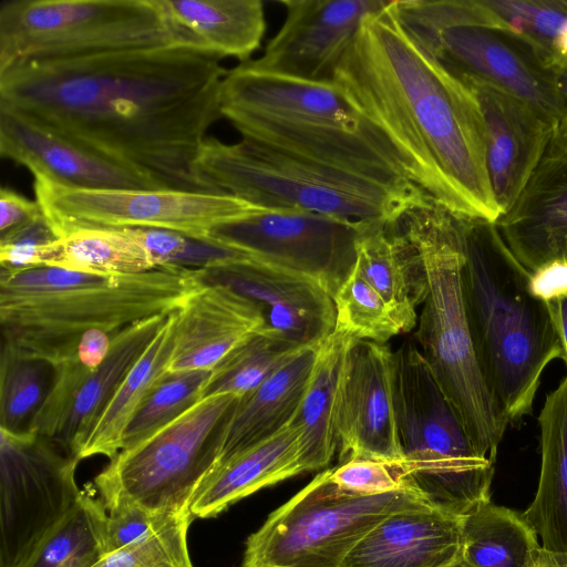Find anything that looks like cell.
Returning a JSON list of instances; mask_svg holds the SVG:
<instances>
[{
  "instance_id": "1",
  "label": "cell",
  "mask_w": 567,
  "mask_h": 567,
  "mask_svg": "<svg viewBox=\"0 0 567 567\" xmlns=\"http://www.w3.org/2000/svg\"><path fill=\"white\" fill-rule=\"evenodd\" d=\"M223 58L195 44L14 63L0 106L161 189L227 194L197 167L221 115Z\"/></svg>"
},
{
  "instance_id": "2",
  "label": "cell",
  "mask_w": 567,
  "mask_h": 567,
  "mask_svg": "<svg viewBox=\"0 0 567 567\" xmlns=\"http://www.w3.org/2000/svg\"><path fill=\"white\" fill-rule=\"evenodd\" d=\"M393 1L363 22L334 83L389 140L417 187L452 212L495 223L478 104L401 25Z\"/></svg>"
},
{
  "instance_id": "3",
  "label": "cell",
  "mask_w": 567,
  "mask_h": 567,
  "mask_svg": "<svg viewBox=\"0 0 567 567\" xmlns=\"http://www.w3.org/2000/svg\"><path fill=\"white\" fill-rule=\"evenodd\" d=\"M220 109L241 140L403 195H427L409 178L384 134L336 83L276 75L240 63L224 78Z\"/></svg>"
},
{
  "instance_id": "4",
  "label": "cell",
  "mask_w": 567,
  "mask_h": 567,
  "mask_svg": "<svg viewBox=\"0 0 567 567\" xmlns=\"http://www.w3.org/2000/svg\"><path fill=\"white\" fill-rule=\"evenodd\" d=\"M196 270L158 267L100 275L53 266L0 271L1 344L52 367L72 355L82 334L116 333L175 312L198 287Z\"/></svg>"
},
{
  "instance_id": "5",
  "label": "cell",
  "mask_w": 567,
  "mask_h": 567,
  "mask_svg": "<svg viewBox=\"0 0 567 567\" xmlns=\"http://www.w3.org/2000/svg\"><path fill=\"white\" fill-rule=\"evenodd\" d=\"M473 219L429 197L396 221L426 272L429 291L415 332L419 349L476 451L495 462L509 424L485 381L465 307L462 270Z\"/></svg>"
},
{
  "instance_id": "6",
  "label": "cell",
  "mask_w": 567,
  "mask_h": 567,
  "mask_svg": "<svg viewBox=\"0 0 567 567\" xmlns=\"http://www.w3.org/2000/svg\"><path fill=\"white\" fill-rule=\"evenodd\" d=\"M528 276L495 223L474 218L462 270L464 300L482 372L508 424L529 414L544 370L563 360L546 303L527 290Z\"/></svg>"
},
{
  "instance_id": "7",
  "label": "cell",
  "mask_w": 567,
  "mask_h": 567,
  "mask_svg": "<svg viewBox=\"0 0 567 567\" xmlns=\"http://www.w3.org/2000/svg\"><path fill=\"white\" fill-rule=\"evenodd\" d=\"M394 404L408 486L460 517L489 502L495 462L476 451L411 341L394 351Z\"/></svg>"
},
{
  "instance_id": "8",
  "label": "cell",
  "mask_w": 567,
  "mask_h": 567,
  "mask_svg": "<svg viewBox=\"0 0 567 567\" xmlns=\"http://www.w3.org/2000/svg\"><path fill=\"white\" fill-rule=\"evenodd\" d=\"M219 189L261 209H295L354 221L394 220L430 196L412 197L334 168L241 140L208 137L197 159Z\"/></svg>"
},
{
  "instance_id": "9",
  "label": "cell",
  "mask_w": 567,
  "mask_h": 567,
  "mask_svg": "<svg viewBox=\"0 0 567 567\" xmlns=\"http://www.w3.org/2000/svg\"><path fill=\"white\" fill-rule=\"evenodd\" d=\"M175 44L203 47L162 0H11L0 8V71L22 61Z\"/></svg>"
},
{
  "instance_id": "10",
  "label": "cell",
  "mask_w": 567,
  "mask_h": 567,
  "mask_svg": "<svg viewBox=\"0 0 567 567\" xmlns=\"http://www.w3.org/2000/svg\"><path fill=\"white\" fill-rule=\"evenodd\" d=\"M392 8L406 32L457 79L515 95L556 128L560 105L553 73L481 0H394Z\"/></svg>"
},
{
  "instance_id": "11",
  "label": "cell",
  "mask_w": 567,
  "mask_h": 567,
  "mask_svg": "<svg viewBox=\"0 0 567 567\" xmlns=\"http://www.w3.org/2000/svg\"><path fill=\"white\" fill-rule=\"evenodd\" d=\"M426 506L431 505L410 488L377 495L347 492L327 468L249 535L241 567H341L383 519Z\"/></svg>"
},
{
  "instance_id": "12",
  "label": "cell",
  "mask_w": 567,
  "mask_h": 567,
  "mask_svg": "<svg viewBox=\"0 0 567 567\" xmlns=\"http://www.w3.org/2000/svg\"><path fill=\"white\" fill-rule=\"evenodd\" d=\"M240 398H203L144 442L120 451L93 481L104 507L134 504L151 512L190 513V501L218 460Z\"/></svg>"
},
{
  "instance_id": "13",
  "label": "cell",
  "mask_w": 567,
  "mask_h": 567,
  "mask_svg": "<svg viewBox=\"0 0 567 567\" xmlns=\"http://www.w3.org/2000/svg\"><path fill=\"white\" fill-rule=\"evenodd\" d=\"M34 192L59 237L84 228H155L207 239L216 225L258 209L230 194L177 189H78L34 179Z\"/></svg>"
},
{
  "instance_id": "14",
  "label": "cell",
  "mask_w": 567,
  "mask_h": 567,
  "mask_svg": "<svg viewBox=\"0 0 567 567\" xmlns=\"http://www.w3.org/2000/svg\"><path fill=\"white\" fill-rule=\"evenodd\" d=\"M79 462L47 436L0 429V567H20L75 506Z\"/></svg>"
},
{
  "instance_id": "15",
  "label": "cell",
  "mask_w": 567,
  "mask_h": 567,
  "mask_svg": "<svg viewBox=\"0 0 567 567\" xmlns=\"http://www.w3.org/2000/svg\"><path fill=\"white\" fill-rule=\"evenodd\" d=\"M361 221L295 209H261L216 225L207 240L307 276L333 298L354 268Z\"/></svg>"
},
{
  "instance_id": "16",
  "label": "cell",
  "mask_w": 567,
  "mask_h": 567,
  "mask_svg": "<svg viewBox=\"0 0 567 567\" xmlns=\"http://www.w3.org/2000/svg\"><path fill=\"white\" fill-rule=\"evenodd\" d=\"M393 0H280L286 16L264 53L247 63L276 75L334 83L363 22Z\"/></svg>"
},
{
  "instance_id": "17",
  "label": "cell",
  "mask_w": 567,
  "mask_h": 567,
  "mask_svg": "<svg viewBox=\"0 0 567 567\" xmlns=\"http://www.w3.org/2000/svg\"><path fill=\"white\" fill-rule=\"evenodd\" d=\"M200 284L221 285L261 310V331L296 348H318L333 331L332 296L313 279L251 257L196 270Z\"/></svg>"
},
{
  "instance_id": "18",
  "label": "cell",
  "mask_w": 567,
  "mask_h": 567,
  "mask_svg": "<svg viewBox=\"0 0 567 567\" xmlns=\"http://www.w3.org/2000/svg\"><path fill=\"white\" fill-rule=\"evenodd\" d=\"M336 426L340 463L403 461L394 404V351L386 343L357 339L350 347Z\"/></svg>"
},
{
  "instance_id": "19",
  "label": "cell",
  "mask_w": 567,
  "mask_h": 567,
  "mask_svg": "<svg viewBox=\"0 0 567 567\" xmlns=\"http://www.w3.org/2000/svg\"><path fill=\"white\" fill-rule=\"evenodd\" d=\"M461 81L472 91L480 107L488 178L502 216L514 204L547 151L555 125L536 109L499 87L476 79Z\"/></svg>"
},
{
  "instance_id": "20",
  "label": "cell",
  "mask_w": 567,
  "mask_h": 567,
  "mask_svg": "<svg viewBox=\"0 0 567 567\" xmlns=\"http://www.w3.org/2000/svg\"><path fill=\"white\" fill-rule=\"evenodd\" d=\"M0 154L34 179L78 189L157 188L141 174L0 106Z\"/></svg>"
},
{
  "instance_id": "21",
  "label": "cell",
  "mask_w": 567,
  "mask_h": 567,
  "mask_svg": "<svg viewBox=\"0 0 567 567\" xmlns=\"http://www.w3.org/2000/svg\"><path fill=\"white\" fill-rule=\"evenodd\" d=\"M495 225L528 272L567 258V144L551 140L523 190Z\"/></svg>"
},
{
  "instance_id": "22",
  "label": "cell",
  "mask_w": 567,
  "mask_h": 567,
  "mask_svg": "<svg viewBox=\"0 0 567 567\" xmlns=\"http://www.w3.org/2000/svg\"><path fill=\"white\" fill-rule=\"evenodd\" d=\"M264 324L261 310L251 300L226 286L199 284L175 311L167 371H212Z\"/></svg>"
},
{
  "instance_id": "23",
  "label": "cell",
  "mask_w": 567,
  "mask_h": 567,
  "mask_svg": "<svg viewBox=\"0 0 567 567\" xmlns=\"http://www.w3.org/2000/svg\"><path fill=\"white\" fill-rule=\"evenodd\" d=\"M461 558L462 517L426 506L383 519L341 567H449Z\"/></svg>"
},
{
  "instance_id": "24",
  "label": "cell",
  "mask_w": 567,
  "mask_h": 567,
  "mask_svg": "<svg viewBox=\"0 0 567 567\" xmlns=\"http://www.w3.org/2000/svg\"><path fill=\"white\" fill-rule=\"evenodd\" d=\"M396 219L361 221L354 267L389 305L401 331L409 332L429 287L422 257Z\"/></svg>"
},
{
  "instance_id": "25",
  "label": "cell",
  "mask_w": 567,
  "mask_h": 567,
  "mask_svg": "<svg viewBox=\"0 0 567 567\" xmlns=\"http://www.w3.org/2000/svg\"><path fill=\"white\" fill-rule=\"evenodd\" d=\"M300 432L291 423L215 466L197 487L189 512L212 518L250 494L303 473Z\"/></svg>"
},
{
  "instance_id": "26",
  "label": "cell",
  "mask_w": 567,
  "mask_h": 567,
  "mask_svg": "<svg viewBox=\"0 0 567 567\" xmlns=\"http://www.w3.org/2000/svg\"><path fill=\"white\" fill-rule=\"evenodd\" d=\"M168 316L151 317L113 334L109 354L74 394L51 440L79 458L106 406Z\"/></svg>"
},
{
  "instance_id": "27",
  "label": "cell",
  "mask_w": 567,
  "mask_h": 567,
  "mask_svg": "<svg viewBox=\"0 0 567 567\" xmlns=\"http://www.w3.org/2000/svg\"><path fill=\"white\" fill-rule=\"evenodd\" d=\"M538 424L540 475L535 497L523 515L543 549L567 558V374L546 395Z\"/></svg>"
},
{
  "instance_id": "28",
  "label": "cell",
  "mask_w": 567,
  "mask_h": 567,
  "mask_svg": "<svg viewBox=\"0 0 567 567\" xmlns=\"http://www.w3.org/2000/svg\"><path fill=\"white\" fill-rule=\"evenodd\" d=\"M316 350H303L239 399L228 421L215 466L267 440L291 422L305 394Z\"/></svg>"
},
{
  "instance_id": "29",
  "label": "cell",
  "mask_w": 567,
  "mask_h": 567,
  "mask_svg": "<svg viewBox=\"0 0 567 567\" xmlns=\"http://www.w3.org/2000/svg\"><path fill=\"white\" fill-rule=\"evenodd\" d=\"M355 340L334 330L316 350L305 394L290 422L300 432L305 472L327 467L339 447L338 400L347 354Z\"/></svg>"
},
{
  "instance_id": "30",
  "label": "cell",
  "mask_w": 567,
  "mask_h": 567,
  "mask_svg": "<svg viewBox=\"0 0 567 567\" xmlns=\"http://www.w3.org/2000/svg\"><path fill=\"white\" fill-rule=\"evenodd\" d=\"M173 20L203 47L240 63L260 48L266 32L260 0H162Z\"/></svg>"
},
{
  "instance_id": "31",
  "label": "cell",
  "mask_w": 567,
  "mask_h": 567,
  "mask_svg": "<svg viewBox=\"0 0 567 567\" xmlns=\"http://www.w3.org/2000/svg\"><path fill=\"white\" fill-rule=\"evenodd\" d=\"M543 547L523 514L487 502L462 517V558L473 567H534Z\"/></svg>"
},
{
  "instance_id": "32",
  "label": "cell",
  "mask_w": 567,
  "mask_h": 567,
  "mask_svg": "<svg viewBox=\"0 0 567 567\" xmlns=\"http://www.w3.org/2000/svg\"><path fill=\"white\" fill-rule=\"evenodd\" d=\"M175 312L127 373L115 395L84 443L79 458L104 455L113 458L121 450L123 434L131 419L167 371L174 347Z\"/></svg>"
},
{
  "instance_id": "33",
  "label": "cell",
  "mask_w": 567,
  "mask_h": 567,
  "mask_svg": "<svg viewBox=\"0 0 567 567\" xmlns=\"http://www.w3.org/2000/svg\"><path fill=\"white\" fill-rule=\"evenodd\" d=\"M38 266L100 275H132L158 268L133 228L72 231L47 246Z\"/></svg>"
},
{
  "instance_id": "34",
  "label": "cell",
  "mask_w": 567,
  "mask_h": 567,
  "mask_svg": "<svg viewBox=\"0 0 567 567\" xmlns=\"http://www.w3.org/2000/svg\"><path fill=\"white\" fill-rule=\"evenodd\" d=\"M107 511L91 487L20 567H94L105 555Z\"/></svg>"
},
{
  "instance_id": "35",
  "label": "cell",
  "mask_w": 567,
  "mask_h": 567,
  "mask_svg": "<svg viewBox=\"0 0 567 567\" xmlns=\"http://www.w3.org/2000/svg\"><path fill=\"white\" fill-rule=\"evenodd\" d=\"M303 350L259 331L230 351L210 371L202 399L216 394L244 396Z\"/></svg>"
},
{
  "instance_id": "36",
  "label": "cell",
  "mask_w": 567,
  "mask_h": 567,
  "mask_svg": "<svg viewBox=\"0 0 567 567\" xmlns=\"http://www.w3.org/2000/svg\"><path fill=\"white\" fill-rule=\"evenodd\" d=\"M54 369L48 361L20 355L1 344L0 429L30 431L51 389Z\"/></svg>"
},
{
  "instance_id": "37",
  "label": "cell",
  "mask_w": 567,
  "mask_h": 567,
  "mask_svg": "<svg viewBox=\"0 0 567 567\" xmlns=\"http://www.w3.org/2000/svg\"><path fill=\"white\" fill-rule=\"evenodd\" d=\"M209 374L207 370L166 371L126 426L122 450L138 445L193 408Z\"/></svg>"
},
{
  "instance_id": "38",
  "label": "cell",
  "mask_w": 567,
  "mask_h": 567,
  "mask_svg": "<svg viewBox=\"0 0 567 567\" xmlns=\"http://www.w3.org/2000/svg\"><path fill=\"white\" fill-rule=\"evenodd\" d=\"M499 27L525 42L550 72L555 43L567 24V0H481Z\"/></svg>"
},
{
  "instance_id": "39",
  "label": "cell",
  "mask_w": 567,
  "mask_h": 567,
  "mask_svg": "<svg viewBox=\"0 0 567 567\" xmlns=\"http://www.w3.org/2000/svg\"><path fill=\"white\" fill-rule=\"evenodd\" d=\"M333 301L336 331L378 343H386L402 332L389 305L355 267L337 290Z\"/></svg>"
},
{
  "instance_id": "40",
  "label": "cell",
  "mask_w": 567,
  "mask_h": 567,
  "mask_svg": "<svg viewBox=\"0 0 567 567\" xmlns=\"http://www.w3.org/2000/svg\"><path fill=\"white\" fill-rule=\"evenodd\" d=\"M157 267L198 270L223 260L249 257L246 252L184 234L155 228H133Z\"/></svg>"
},
{
  "instance_id": "41",
  "label": "cell",
  "mask_w": 567,
  "mask_h": 567,
  "mask_svg": "<svg viewBox=\"0 0 567 567\" xmlns=\"http://www.w3.org/2000/svg\"><path fill=\"white\" fill-rule=\"evenodd\" d=\"M193 517L136 544L105 555L94 567H194L187 546Z\"/></svg>"
},
{
  "instance_id": "42",
  "label": "cell",
  "mask_w": 567,
  "mask_h": 567,
  "mask_svg": "<svg viewBox=\"0 0 567 567\" xmlns=\"http://www.w3.org/2000/svg\"><path fill=\"white\" fill-rule=\"evenodd\" d=\"M106 511L105 547L107 554L143 542L192 516L190 513L151 512L134 504H116Z\"/></svg>"
},
{
  "instance_id": "43",
  "label": "cell",
  "mask_w": 567,
  "mask_h": 567,
  "mask_svg": "<svg viewBox=\"0 0 567 567\" xmlns=\"http://www.w3.org/2000/svg\"><path fill=\"white\" fill-rule=\"evenodd\" d=\"M331 478L342 489L362 495L410 488L403 461L349 460L331 468Z\"/></svg>"
},
{
  "instance_id": "44",
  "label": "cell",
  "mask_w": 567,
  "mask_h": 567,
  "mask_svg": "<svg viewBox=\"0 0 567 567\" xmlns=\"http://www.w3.org/2000/svg\"><path fill=\"white\" fill-rule=\"evenodd\" d=\"M59 238L44 214L0 237L1 270L14 271L38 266L41 251Z\"/></svg>"
},
{
  "instance_id": "45",
  "label": "cell",
  "mask_w": 567,
  "mask_h": 567,
  "mask_svg": "<svg viewBox=\"0 0 567 567\" xmlns=\"http://www.w3.org/2000/svg\"><path fill=\"white\" fill-rule=\"evenodd\" d=\"M527 290L544 303L567 298V258L550 260L529 272Z\"/></svg>"
},
{
  "instance_id": "46",
  "label": "cell",
  "mask_w": 567,
  "mask_h": 567,
  "mask_svg": "<svg viewBox=\"0 0 567 567\" xmlns=\"http://www.w3.org/2000/svg\"><path fill=\"white\" fill-rule=\"evenodd\" d=\"M38 200H30L14 190H0V237L7 236L43 215Z\"/></svg>"
},
{
  "instance_id": "47",
  "label": "cell",
  "mask_w": 567,
  "mask_h": 567,
  "mask_svg": "<svg viewBox=\"0 0 567 567\" xmlns=\"http://www.w3.org/2000/svg\"><path fill=\"white\" fill-rule=\"evenodd\" d=\"M554 85L560 105V117L556 125L553 140L567 144V63L551 71Z\"/></svg>"
},
{
  "instance_id": "48",
  "label": "cell",
  "mask_w": 567,
  "mask_h": 567,
  "mask_svg": "<svg viewBox=\"0 0 567 567\" xmlns=\"http://www.w3.org/2000/svg\"><path fill=\"white\" fill-rule=\"evenodd\" d=\"M563 347V361L567 367V298L546 303Z\"/></svg>"
},
{
  "instance_id": "49",
  "label": "cell",
  "mask_w": 567,
  "mask_h": 567,
  "mask_svg": "<svg viewBox=\"0 0 567 567\" xmlns=\"http://www.w3.org/2000/svg\"><path fill=\"white\" fill-rule=\"evenodd\" d=\"M534 567H567V558L543 549Z\"/></svg>"
},
{
  "instance_id": "50",
  "label": "cell",
  "mask_w": 567,
  "mask_h": 567,
  "mask_svg": "<svg viewBox=\"0 0 567 567\" xmlns=\"http://www.w3.org/2000/svg\"><path fill=\"white\" fill-rule=\"evenodd\" d=\"M554 50L558 61V66L564 63H567V24L565 25L558 39L556 40Z\"/></svg>"
},
{
  "instance_id": "51",
  "label": "cell",
  "mask_w": 567,
  "mask_h": 567,
  "mask_svg": "<svg viewBox=\"0 0 567 567\" xmlns=\"http://www.w3.org/2000/svg\"><path fill=\"white\" fill-rule=\"evenodd\" d=\"M449 567H473L471 566L468 563H466L463 558L458 559L457 561H455L454 564H452L451 566Z\"/></svg>"
}]
</instances>
